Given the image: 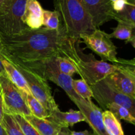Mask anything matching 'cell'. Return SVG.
Masks as SVG:
<instances>
[{"mask_svg":"<svg viewBox=\"0 0 135 135\" xmlns=\"http://www.w3.org/2000/svg\"><path fill=\"white\" fill-rule=\"evenodd\" d=\"M5 58L22 62L62 57L70 60L79 47L80 40L67 36L59 25L57 30L27 28L15 37L3 38Z\"/></svg>","mask_w":135,"mask_h":135,"instance_id":"obj_1","label":"cell"},{"mask_svg":"<svg viewBox=\"0 0 135 135\" xmlns=\"http://www.w3.org/2000/svg\"><path fill=\"white\" fill-rule=\"evenodd\" d=\"M55 7L60 25L69 38L80 40L96 29L82 0H55Z\"/></svg>","mask_w":135,"mask_h":135,"instance_id":"obj_2","label":"cell"},{"mask_svg":"<svg viewBox=\"0 0 135 135\" xmlns=\"http://www.w3.org/2000/svg\"><path fill=\"white\" fill-rule=\"evenodd\" d=\"M57 57L47 58L41 60L26 62H22L15 59H12L17 61L23 67L30 70L43 80L46 81L50 80L58 86L61 87L66 92L71 100L73 98H81L75 93L71 86L73 78L64 75L59 70Z\"/></svg>","mask_w":135,"mask_h":135,"instance_id":"obj_3","label":"cell"},{"mask_svg":"<svg viewBox=\"0 0 135 135\" xmlns=\"http://www.w3.org/2000/svg\"><path fill=\"white\" fill-rule=\"evenodd\" d=\"M70 61L75 65L76 73L89 86L97 84L117 69L116 65L97 60L92 54H83L80 48Z\"/></svg>","mask_w":135,"mask_h":135,"instance_id":"obj_4","label":"cell"},{"mask_svg":"<svg viewBox=\"0 0 135 135\" xmlns=\"http://www.w3.org/2000/svg\"><path fill=\"white\" fill-rule=\"evenodd\" d=\"M9 60L24 76L30 88L32 95L40 102L48 113L49 116L56 109H59L51 93V88L47 81L41 79L30 70L20 64L15 59L6 58Z\"/></svg>","mask_w":135,"mask_h":135,"instance_id":"obj_5","label":"cell"},{"mask_svg":"<svg viewBox=\"0 0 135 135\" xmlns=\"http://www.w3.org/2000/svg\"><path fill=\"white\" fill-rule=\"evenodd\" d=\"M0 93L5 113L25 117L31 115L22 92L11 81L7 74H0Z\"/></svg>","mask_w":135,"mask_h":135,"instance_id":"obj_6","label":"cell"},{"mask_svg":"<svg viewBox=\"0 0 135 135\" xmlns=\"http://www.w3.org/2000/svg\"><path fill=\"white\" fill-rule=\"evenodd\" d=\"M90 87L92 91L93 98L102 109H104L105 105L113 103L125 108L135 117L134 98L117 92L104 79Z\"/></svg>","mask_w":135,"mask_h":135,"instance_id":"obj_7","label":"cell"},{"mask_svg":"<svg viewBox=\"0 0 135 135\" xmlns=\"http://www.w3.org/2000/svg\"><path fill=\"white\" fill-rule=\"evenodd\" d=\"M26 1L27 0H11L7 13L0 17V34L3 38L20 35L28 28L22 21Z\"/></svg>","mask_w":135,"mask_h":135,"instance_id":"obj_8","label":"cell"},{"mask_svg":"<svg viewBox=\"0 0 135 135\" xmlns=\"http://www.w3.org/2000/svg\"><path fill=\"white\" fill-rule=\"evenodd\" d=\"M111 39L109 34L99 28H96L91 34L84 35L80 38L86 47L98 54L102 60L115 64L118 61L117 48Z\"/></svg>","mask_w":135,"mask_h":135,"instance_id":"obj_9","label":"cell"},{"mask_svg":"<svg viewBox=\"0 0 135 135\" xmlns=\"http://www.w3.org/2000/svg\"><path fill=\"white\" fill-rule=\"evenodd\" d=\"M86 117V121L92 129L89 135H109L105 129L102 119V111L92 102L82 98L71 99Z\"/></svg>","mask_w":135,"mask_h":135,"instance_id":"obj_10","label":"cell"},{"mask_svg":"<svg viewBox=\"0 0 135 135\" xmlns=\"http://www.w3.org/2000/svg\"><path fill=\"white\" fill-rule=\"evenodd\" d=\"M96 28L113 19L114 12L109 0H82Z\"/></svg>","mask_w":135,"mask_h":135,"instance_id":"obj_11","label":"cell"},{"mask_svg":"<svg viewBox=\"0 0 135 135\" xmlns=\"http://www.w3.org/2000/svg\"><path fill=\"white\" fill-rule=\"evenodd\" d=\"M117 66V69L104 80L117 92L135 99V77L123 67Z\"/></svg>","mask_w":135,"mask_h":135,"instance_id":"obj_12","label":"cell"},{"mask_svg":"<svg viewBox=\"0 0 135 135\" xmlns=\"http://www.w3.org/2000/svg\"><path fill=\"white\" fill-rule=\"evenodd\" d=\"M43 8L37 0H27L22 21L28 28H40L43 26Z\"/></svg>","mask_w":135,"mask_h":135,"instance_id":"obj_13","label":"cell"},{"mask_svg":"<svg viewBox=\"0 0 135 135\" xmlns=\"http://www.w3.org/2000/svg\"><path fill=\"white\" fill-rule=\"evenodd\" d=\"M47 119L61 128H68L78 123L86 121V117L80 110L72 109L68 112H63L59 109H56L50 114Z\"/></svg>","mask_w":135,"mask_h":135,"instance_id":"obj_14","label":"cell"},{"mask_svg":"<svg viewBox=\"0 0 135 135\" xmlns=\"http://www.w3.org/2000/svg\"><path fill=\"white\" fill-rule=\"evenodd\" d=\"M25 117L40 135H58L62 129L60 126L47 118H37L32 115L25 116Z\"/></svg>","mask_w":135,"mask_h":135,"instance_id":"obj_15","label":"cell"},{"mask_svg":"<svg viewBox=\"0 0 135 135\" xmlns=\"http://www.w3.org/2000/svg\"><path fill=\"white\" fill-rule=\"evenodd\" d=\"M2 64L7 76L11 81L21 91L28 94H31L26 80L18 69L5 57L2 59Z\"/></svg>","mask_w":135,"mask_h":135,"instance_id":"obj_16","label":"cell"},{"mask_svg":"<svg viewBox=\"0 0 135 135\" xmlns=\"http://www.w3.org/2000/svg\"><path fill=\"white\" fill-rule=\"evenodd\" d=\"M102 119L105 129L109 135H125L119 120L109 110L102 112Z\"/></svg>","mask_w":135,"mask_h":135,"instance_id":"obj_17","label":"cell"},{"mask_svg":"<svg viewBox=\"0 0 135 135\" xmlns=\"http://www.w3.org/2000/svg\"><path fill=\"white\" fill-rule=\"evenodd\" d=\"M112 18L117 22H122L130 25L135 28V3L128 1L121 11H114Z\"/></svg>","mask_w":135,"mask_h":135,"instance_id":"obj_18","label":"cell"},{"mask_svg":"<svg viewBox=\"0 0 135 135\" xmlns=\"http://www.w3.org/2000/svg\"><path fill=\"white\" fill-rule=\"evenodd\" d=\"M21 92L32 115L40 119H46L49 117L48 113L46 112L43 105L32 94H28L22 91Z\"/></svg>","mask_w":135,"mask_h":135,"instance_id":"obj_19","label":"cell"},{"mask_svg":"<svg viewBox=\"0 0 135 135\" xmlns=\"http://www.w3.org/2000/svg\"><path fill=\"white\" fill-rule=\"evenodd\" d=\"M71 86L79 97L88 102H92V98H93L92 91L90 86L84 80L73 79Z\"/></svg>","mask_w":135,"mask_h":135,"instance_id":"obj_20","label":"cell"},{"mask_svg":"<svg viewBox=\"0 0 135 135\" xmlns=\"http://www.w3.org/2000/svg\"><path fill=\"white\" fill-rule=\"evenodd\" d=\"M104 110H109L119 120L123 119L127 122L135 125V117L123 107L112 103L105 105Z\"/></svg>","mask_w":135,"mask_h":135,"instance_id":"obj_21","label":"cell"},{"mask_svg":"<svg viewBox=\"0 0 135 135\" xmlns=\"http://www.w3.org/2000/svg\"><path fill=\"white\" fill-rule=\"evenodd\" d=\"M1 124L7 135H25L13 115L5 113Z\"/></svg>","mask_w":135,"mask_h":135,"instance_id":"obj_22","label":"cell"},{"mask_svg":"<svg viewBox=\"0 0 135 135\" xmlns=\"http://www.w3.org/2000/svg\"><path fill=\"white\" fill-rule=\"evenodd\" d=\"M133 28L130 25L122 22H118L117 26L113 29L112 34H109L111 38L126 40L129 42L133 36Z\"/></svg>","mask_w":135,"mask_h":135,"instance_id":"obj_23","label":"cell"},{"mask_svg":"<svg viewBox=\"0 0 135 135\" xmlns=\"http://www.w3.org/2000/svg\"><path fill=\"white\" fill-rule=\"evenodd\" d=\"M60 25L59 14L56 10L51 11L44 10L43 26L48 30H57Z\"/></svg>","mask_w":135,"mask_h":135,"instance_id":"obj_24","label":"cell"},{"mask_svg":"<svg viewBox=\"0 0 135 135\" xmlns=\"http://www.w3.org/2000/svg\"><path fill=\"white\" fill-rule=\"evenodd\" d=\"M15 118L18 122L22 133L25 135H40L35 128L25 119V116L15 115Z\"/></svg>","mask_w":135,"mask_h":135,"instance_id":"obj_25","label":"cell"},{"mask_svg":"<svg viewBox=\"0 0 135 135\" xmlns=\"http://www.w3.org/2000/svg\"><path fill=\"white\" fill-rule=\"evenodd\" d=\"M57 62L59 70L64 75L72 77L74 74L76 73V70L75 65L73 64L71 61L67 58L58 57Z\"/></svg>","mask_w":135,"mask_h":135,"instance_id":"obj_26","label":"cell"},{"mask_svg":"<svg viewBox=\"0 0 135 135\" xmlns=\"http://www.w3.org/2000/svg\"><path fill=\"white\" fill-rule=\"evenodd\" d=\"M127 2L128 0H116L115 1L112 3V7L113 11L115 12L121 11Z\"/></svg>","mask_w":135,"mask_h":135,"instance_id":"obj_27","label":"cell"},{"mask_svg":"<svg viewBox=\"0 0 135 135\" xmlns=\"http://www.w3.org/2000/svg\"><path fill=\"white\" fill-rule=\"evenodd\" d=\"M11 0H0V17L5 15L9 9Z\"/></svg>","mask_w":135,"mask_h":135,"instance_id":"obj_28","label":"cell"},{"mask_svg":"<svg viewBox=\"0 0 135 135\" xmlns=\"http://www.w3.org/2000/svg\"><path fill=\"white\" fill-rule=\"evenodd\" d=\"M114 65H119L121 67H123L124 69L127 70L129 73L131 74L133 76H134L135 77V67H132V66H129V65H127L123 64V63H119V61H117L115 64Z\"/></svg>","mask_w":135,"mask_h":135,"instance_id":"obj_29","label":"cell"},{"mask_svg":"<svg viewBox=\"0 0 135 135\" xmlns=\"http://www.w3.org/2000/svg\"><path fill=\"white\" fill-rule=\"evenodd\" d=\"M4 114H5V112H4L3 102L2 96H1V93H0V123H1V121H2Z\"/></svg>","mask_w":135,"mask_h":135,"instance_id":"obj_30","label":"cell"},{"mask_svg":"<svg viewBox=\"0 0 135 135\" xmlns=\"http://www.w3.org/2000/svg\"><path fill=\"white\" fill-rule=\"evenodd\" d=\"M71 135H89L90 133L88 130L83 131L76 132V131H71Z\"/></svg>","mask_w":135,"mask_h":135,"instance_id":"obj_31","label":"cell"},{"mask_svg":"<svg viewBox=\"0 0 135 135\" xmlns=\"http://www.w3.org/2000/svg\"><path fill=\"white\" fill-rule=\"evenodd\" d=\"M4 58V56L0 53V74H6L5 69H4L3 65L2 64V59Z\"/></svg>","mask_w":135,"mask_h":135,"instance_id":"obj_32","label":"cell"},{"mask_svg":"<svg viewBox=\"0 0 135 135\" xmlns=\"http://www.w3.org/2000/svg\"><path fill=\"white\" fill-rule=\"evenodd\" d=\"M58 135H71V131L68 128H62L60 133H59Z\"/></svg>","mask_w":135,"mask_h":135,"instance_id":"obj_33","label":"cell"},{"mask_svg":"<svg viewBox=\"0 0 135 135\" xmlns=\"http://www.w3.org/2000/svg\"><path fill=\"white\" fill-rule=\"evenodd\" d=\"M4 52V45H3V40L2 36L0 34V53L3 54Z\"/></svg>","mask_w":135,"mask_h":135,"instance_id":"obj_34","label":"cell"},{"mask_svg":"<svg viewBox=\"0 0 135 135\" xmlns=\"http://www.w3.org/2000/svg\"><path fill=\"white\" fill-rule=\"evenodd\" d=\"M0 135H7V132L5 131V129H4L3 127L1 125V123H0Z\"/></svg>","mask_w":135,"mask_h":135,"instance_id":"obj_35","label":"cell"},{"mask_svg":"<svg viewBox=\"0 0 135 135\" xmlns=\"http://www.w3.org/2000/svg\"><path fill=\"white\" fill-rule=\"evenodd\" d=\"M129 42H130V43L132 44V46H133L135 48V37H134V38H132Z\"/></svg>","mask_w":135,"mask_h":135,"instance_id":"obj_36","label":"cell"},{"mask_svg":"<svg viewBox=\"0 0 135 135\" xmlns=\"http://www.w3.org/2000/svg\"><path fill=\"white\" fill-rule=\"evenodd\" d=\"M135 37V28L133 29V36H132V38H134Z\"/></svg>","mask_w":135,"mask_h":135,"instance_id":"obj_37","label":"cell"},{"mask_svg":"<svg viewBox=\"0 0 135 135\" xmlns=\"http://www.w3.org/2000/svg\"><path fill=\"white\" fill-rule=\"evenodd\" d=\"M109 1H112V2L113 3V2H114V1H115L116 0H109Z\"/></svg>","mask_w":135,"mask_h":135,"instance_id":"obj_38","label":"cell"},{"mask_svg":"<svg viewBox=\"0 0 135 135\" xmlns=\"http://www.w3.org/2000/svg\"><path fill=\"white\" fill-rule=\"evenodd\" d=\"M134 1H135V0H134Z\"/></svg>","mask_w":135,"mask_h":135,"instance_id":"obj_39","label":"cell"},{"mask_svg":"<svg viewBox=\"0 0 135 135\" xmlns=\"http://www.w3.org/2000/svg\"></svg>","mask_w":135,"mask_h":135,"instance_id":"obj_40","label":"cell"}]
</instances>
